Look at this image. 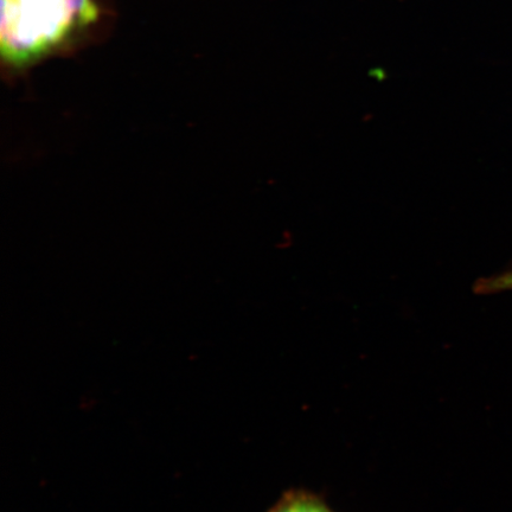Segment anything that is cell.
Returning a JSON list of instances; mask_svg holds the SVG:
<instances>
[{"mask_svg": "<svg viewBox=\"0 0 512 512\" xmlns=\"http://www.w3.org/2000/svg\"><path fill=\"white\" fill-rule=\"evenodd\" d=\"M2 55L12 70L41 60L96 17L93 0H2Z\"/></svg>", "mask_w": 512, "mask_h": 512, "instance_id": "obj_1", "label": "cell"}, {"mask_svg": "<svg viewBox=\"0 0 512 512\" xmlns=\"http://www.w3.org/2000/svg\"><path fill=\"white\" fill-rule=\"evenodd\" d=\"M477 294H496L499 292L512 291V268L508 271L491 275V277L480 278L473 286Z\"/></svg>", "mask_w": 512, "mask_h": 512, "instance_id": "obj_3", "label": "cell"}, {"mask_svg": "<svg viewBox=\"0 0 512 512\" xmlns=\"http://www.w3.org/2000/svg\"><path fill=\"white\" fill-rule=\"evenodd\" d=\"M268 512H334L319 498L303 491L285 495Z\"/></svg>", "mask_w": 512, "mask_h": 512, "instance_id": "obj_2", "label": "cell"}]
</instances>
